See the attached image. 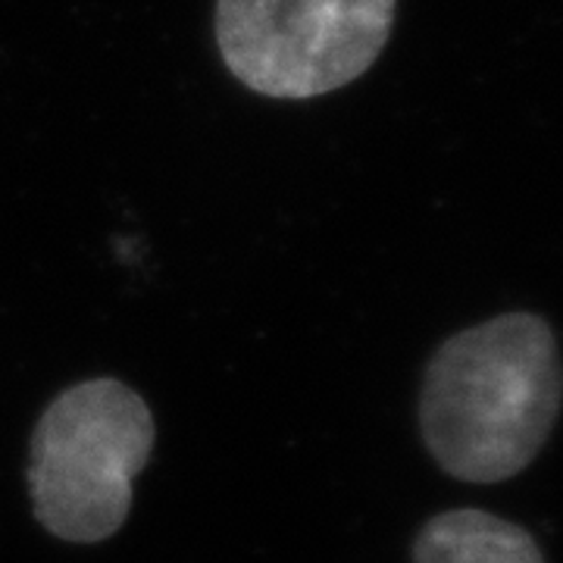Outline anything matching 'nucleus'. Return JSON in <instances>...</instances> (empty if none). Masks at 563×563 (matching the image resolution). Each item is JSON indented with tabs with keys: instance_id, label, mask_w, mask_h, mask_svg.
<instances>
[{
	"instance_id": "nucleus-4",
	"label": "nucleus",
	"mask_w": 563,
	"mask_h": 563,
	"mask_svg": "<svg viewBox=\"0 0 563 563\" xmlns=\"http://www.w3.org/2000/svg\"><path fill=\"white\" fill-rule=\"evenodd\" d=\"M413 563H544V558L523 526L463 507L420 526Z\"/></svg>"
},
{
	"instance_id": "nucleus-2",
	"label": "nucleus",
	"mask_w": 563,
	"mask_h": 563,
	"mask_svg": "<svg viewBox=\"0 0 563 563\" xmlns=\"http://www.w3.org/2000/svg\"><path fill=\"white\" fill-rule=\"evenodd\" d=\"M154 439V413L132 385L110 376L69 385L44 407L29 444L35 520L73 544L117 536Z\"/></svg>"
},
{
	"instance_id": "nucleus-1",
	"label": "nucleus",
	"mask_w": 563,
	"mask_h": 563,
	"mask_svg": "<svg viewBox=\"0 0 563 563\" xmlns=\"http://www.w3.org/2000/svg\"><path fill=\"white\" fill-rule=\"evenodd\" d=\"M561 401L551 325L536 313H504L451 335L426 363L422 444L461 483H504L536 461Z\"/></svg>"
},
{
	"instance_id": "nucleus-3",
	"label": "nucleus",
	"mask_w": 563,
	"mask_h": 563,
	"mask_svg": "<svg viewBox=\"0 0 563 563\" xmlns=\"http://www.w3.org/2000/svg\"><path fill=\"white\" fill-rule=\"evenodd\" d=\"M391 25L395 0H217L222 63L276 101H310L361 79Z\"/></svg>"
}]
</instances>
